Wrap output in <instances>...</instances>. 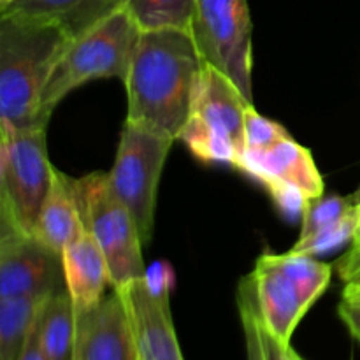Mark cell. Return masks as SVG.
<instances>
[{
  "label": "cell",
  "mask_w": 360,
  "mask_h": 360,
  "mask_svg": "<svg viewBox=\"0 0 360 360\" xmlns=\"http://www.w3.org/2000/svg\"><path fill=\"white\" fill-rule=\"evenodd\" d=\"M204 63L190 30L141 32L123 79L127 122L141 123L179 141Z\"/></svg>",
  "instance_id": "6da1fadb"
},
{
  "label": "cell",
  "mask_w": 360,
  "mask_h": 360,
  "mask_svg": "<svg viewBox=\"0 0 360 360\" xmlns=\"http://www.w3.org/2000/svg\"><path fill=\"white\" fill-rule=\"evenodd\" d=\"M359 200L355 195L341 197V195H322L319 199L311 200L302 211V225H301V238L315 234L329 225L336 224L341 218L350 214L352 211L357 210Z\"/></svg>",
  "instance_id": "44dd1931"
},
{
  "label": "cell",
  "mask_w": 360,
  "mask_h": 360,
  "mask_svg": "<svg viewBox=\"0 0 360 360\" xmlns=\"http://www.w3.org/2000/svg\"><path fill=\"white\" fill-rule=\"evenodd\" d=\"M48 297L0 299V360H18Z\"/></svg>",
  "instance_id": "ac0fdd59"
},
{
  "label": "cell",
  "mask_w": 360,
  "mask_h": 360,
  "mask_svg": "<svg viewBox=\"0 0 360 360\" xmlns=\"http://www.w3.org/2000/svg\"><path fill=\"white\" fill-rule=\"evenodd\" d=\"M76 190L84 227L108 260L112 290H122L146 274L136 220L112 192L108 172H90L76 179Z\"/></svg>",
  "instance_id": "8992f818"
},
{
  "label": "cell",
  "mask_w": 360,
  "mask_h": 360,
  "mask_svg": "<svg viewBox=\"0 0 360 360\" xmlns=\"http://www.w3.org/2000/svg\"><path fill=\"white\" fill-rule=\"evenodd\" d=\"M125 2L127 0H13L0 9V14L48 21L56 25L72 41L125 9Z\"/></svg>",
  "instance_id": "9a60e30c"
},
{
  "label": "cell",
  "mask_w": 360,
  "mask_h": 360,
  "mask_svg": "<svg viewBox=\"0 0 360 360\" xmlns=\"http://www.w3.org/2000/svg\"><path fill=\"white\" fill-rule=\"evenodd\" d=\"M255 319H257V327H259V336H260V345H262L264 359L266 360H302L294 350H292L290 345L283 343V341H281L278 336H274L273 330L267 327V323L264 322L262 315H260L259 301L255 302Z\"/></svg>",
  "instance_id": "d4e9b609"
},
{
  "label": "cell",
  "mask_w": 360,
  "mask_h": 360,
  "mask_svg": "<svg viewBox=\"0 0 360 360\" xmlns=\"http://www.w3.org/2000/svg\"><path fill=\"white\" fill-rule=\"evenodd\" d=\"M338 315L343 320V323L350 330L352 336L360 343V306L352 304V302L341 299L340 306H338Z\"/></svg>",
  "instance_id": "4316f807"
},
{
  "label": "cell",
  "mask_w": 360,
  "mask_h": 360,
  "mask_svg": "<svg viewBox=\"0 0 360 360\" xmlns=\"http://www.w3.org/2000/svg\"><path fill=\"white\" fill-rule=\"evenodd\" d=\"M18 360H48L44 354V348H42L41 345V336H39V315L37 319H35L34 327H32L30 334H28L27 343H25L23 350H21V355Z\"/></svg>",
  "instance_id": "83f0119b"
},
{
  "label": "cell",
  "mask_w": 360,
  "mask_h": 360,
  "mask_svg": "<svg viewBox=\"0 0 360 360\" xmlns=\"http://www.w3.org/2000/svg\"><path fill=\"white\" fill-rule=\"evenodd\" d=\"M62 262L65 288L77 313L97 306L112 288L108 260L88 231L63 248Z\"/></svg>",
  "instance_id": "5bb4252c"
},
{
  "label": "cell",
  "mask_w": 360,
  "mask_h": 360,
  "mask_svg": "<svg viewBox=\"0 0 360 360\" xmlns=\"http://www.w3.org/2000/svg\"><path fill=\"white\" fill-rule=\"evenodd\" d=\"M76 326L77 311L69 292L49 295L39 313V336L48 360H70Z\"/></svg>",
  "instance_id": "e0dca14e"
},
{
  "label": "cell",
  "mask_w": 360,
  "mask_h": 360,
  "mask_svg": "<svg viewBox=\"0 0 360 360\" xmlns=\"http://www.w3.org/2000/svg\"><path fill=\"white\" fill-rule=\"evenodd\" d=\"M360 204V202H359ZM360 264V220L357 232H355L354 239H352V248L338 260V273H340L341 280L345 281V278L352 273Z\"/></svg>",
  "instance_id": "484cf974"
},
{
  "label": "cell",
  "mask_w": 360,
  "mask_h": 360,
  "mask_svg": "<svg viewBox=\"0 0 360 360\" xmlns=\"http://www.w3.org/2000/svg\"><path fill=\"white\" fill-rule=\"evenodd\" d=\"M360 220V204L357 210L352 211L345 218H341L336 224L329 225V227L322 229V231L315 232V234L308 236V238H301L288 252L299 253V255H319V253L330 252L334 248H340L345 243L352 241L357 232Z\"/></svg>",
  "instance_id": "7402d4cb"
},
{
  "label": "cell",
  "mask_w": 360,
  "mask_h": 360,
  "mask_svg": "<svg viewBox=\"0 0 360 360\" xmlns=\"http://www.w3.org/2000/svg\"><path fill=\"white\" fill-rule=\"evenodd\" d=\"M287 137H290V134L285 127L260 115L255 105H248L245 116V153L267 150Z\"/></svg>",
  "instance_id": "603a6c76"
},
{
  "label": "cell",
  "mask_w": 360,
  "mask_h": 360,
  "mask_svg": "<svg viewBox=\"0 0 360 360\" xmlns=\"http://www.w3.org/2000/svg\"><path fill=\"white\" fill-rule=\"evenodd\" d=\"M13 2V0H0V9H2V7H6L7 4H11Z\"/></svg>",
  "instance_id": "4dcf8cb0"
},
{
  "label": "cell",
  "mask_w": 360,
  "mask_h": 360,
  "mask_svg": "<svg viewBox=\"0 0 360 360\" xmlns=\"http://www.w3.org/2000/svg\"><path fill=\"white\" fill-rule=\"evenodd\" d=\"M255 302H257L255 281H253L252 274H248V276H245L241 280V283H239V290H238L239 315H241V323H243V330H245V341H246V360H266L264 359L262 345H260L259 327H257Z\"/></svg>",
  "instance_id": "cb8c5ba5"
},
{
  "label": "cell",
  "mask_w": 360,
  "mask_h": 360,
  "mask_svg": "<svg viewBox=\"0 0 360 360\" xmlns=\"http://www.w3.org/2000/svg\"><path fill=\"white\" fill-rule=\"evenodd\" d=\"M238 171L259 181L288 218L302 214L304 207L326 190L311 151L295 143L292 136L267 150L245 153Z\"/></svg>",
  "instance_id": "9c48e42d"
},
{
  "label": "cell",
  "mask_w": 360,
  "mask_h": 360,
  "mask_svg": "<svg viewBox=\"0 0 360 360\" xmlns=\"http://www.w3.org/2000/svg\"><path fill=\"white\" fill-rule=\"evenodd\" d=\"M172 271L157 262L143 278L116 290L125 302L141 360H185L171 316Z\"/></svg>",
  "instance_id": "30bf717a"
},
{
  "label": "cell",
  "mask_w": 360,
  "mask_h": 360,
  "mask_svg": "<svg viewBox=\"0 0 360 360\" xmlns=\"http://www.w3.org/2000/svg\"><path fill=\"white\" fill-rule=\"evenodd\" d=\"M84 231L86 227L76 190V178H69L55 169L51 188L35 224L34 238L62 255L63 248Z\"/></svg>",
  "instance_id": "2e32d148"
},
{
  "label": "cell",
  "mask_w": 360,
  "mask_h": 360,
  "mask_svg": "<svg viewBox=\"0 0 360 360\" xmlns=\"http://www.w3.org/2000/svg\"><path fill=\"white\" fill-rule=\"evenodd\" d=\"M343 301L360 306V283L359 281L347 283V287H345V290H343Z\"/></svg>",
  "instance_id": "f1b7e54d"
},
{
  "label": "cell",
  "mask_w": 360,
  "mask_h": 360,
  "mask_svg": "<svg viewBox=\"0 0 360 360\" xmlns=\"http://www.w3.org/2000/svg\"><path fill=\"white\" fill-rule=\"evenodd\" d=\"M172 143V137L158 130L125 120L115 164L108 172L112 192L136 220L143 245L153 236L158 183Z\"/></svg>",
  "instance_id": "52a82bcc"
},
{
  "label": "cell",
  "mask_w": 360,
  "mask_h": 360,
  "mask_svg": "<svg viewBox=\"0 0 360 360\" xmlns=\"http://www.w3.org/2000/svg\"><path fill=\"white\" fill-rule=\"evenodd\" d=\"M252 34L248 0H195L192 35L204 62L231 77L253 104Z\"/></svg>",
  "instance_id": "ba28073f"
},
{
  "label": "cell",
  "mask_w": 360,
  "mask_h": 360,
  "mask_svg": "<svg viewBox=\"0 0 360 360\" xmlns=\"http://www.w3.org/2000/svg\"><path fill=\"white\" fill-rule=\"evenodd\" d=\"M260 315L274 336L290 345L292 334L309 311L295 285L262 255L252 271Z\"/></svg>",
  "instance_id": "4fadbf2b"
},
{
  "label": "cell",
  "mask_w": 360,
  "mask_h": 360,
  "mask_svg": "<svg viewBox=\"0 0 360 360\" xmlns=\"http://www.w3.org/2000/svg\"><path fill=\"white\" fill-rule=\"evenodd\" d=\"M69 42L48 21L0 14V134L48 127L42 94Z\"/></svg>",
  "instance_id": "7a4b0ae2"
},
{
  "label": "cell",
  "mask_w": 360,
  "mask_h": 360,
  "mask_svg": "<svg viewBox=\"0 0 360 360\" xmlns=\"http://www.w3.org/2000/svg\"><path fill=\"white\" fill-rule=\"evenodd\" d=\"M65 288L62 255L0 221V299L49 297Z\"/></svg>",
  "instance_id": "8fae6325"
},
{
  "label": "cell",
  "mask_w": 360,
  "mask_h": 360,
  "mask_svg": "<svg viewBox=\"0 0 360 360\" xmlns=\"http://www.w3.org/2000/svg\"><path fill=\"white\" fill-rule=\"evenodd\" d=\"M354 281H359L360 283V264L354 271H352L350 274H348L347 278H345V283H354Z\"/></svg>",
  "instance_id": "f546056e"
},
{
  "label": "cell",
  "mask_w": 360,
  "mask_h": 360,
  "mask_svg": "<svg viewBox=\"0 0 360 360\" xmlns=\"http://www.w3.org/2000/svg\"><path fill=\"white\" fill-rule=\"evenodd\" d=\"M125 9L141 30L181 28L192 32L195 0H127Z\"/></svg>",
  "instance_id": "ffe728a7"
},
{
  "label": "cell",
  "mask_w": 360,
  "mask_h": 360,
  "mask_svg": "<svg viewBox=\"0 0 360 360\" xmlns=\"http://www.w3.org/2000/svg\"><path fill=\"white\" fill-rule=\"evenodd\" d=\"M53 176L46 129L0 134V221L34 236Z\"/></svg>",
  "instance_id": "5b68a950"
},
{
  "label": "cell",
  "mask_w": 360,
  "mask_h": 360,
  "mask_svg": "<svg viewBox=\"0 0 360 360\" xmlns=\"http://www.w3.org/2000/svg\"><path fill=\"white\" fill-rule=\"evenodd\" d=\"M248 105L234 81L204 63L188 122L179 141L204 164L238 169L245 153V116Z\"/></svg>",
  "instance_id": "277c9868"
},
{
  "label": "cell",
  "mask_w": 360,
  "mask_h": 360,
  "mask_svg": "<svg viewBox=\"0 0 360 360\" xmlns=\"http://www.w3.org/2000/svg\"><path fill=\"white\" fill-rule=\"evenodd\" d=\"M267 260L285 274L301 294L306 308H311L316 299L327 290L333 278V267L323 264L311 255H299V253H264Z\"/></svg>",
  "instance_id": "d6986e66"
},
{
  "label": "cell",
  "mask_w": 360,
  "mask_h": 360,
  "mask_svg": "<svg viewBox=\"0 0 360 360\" xmlns=\"http://www.w3.org/2000/svg\"><path fill=\"white\" fill-rule=\"evenodd\" d=\"M70 360H141L125 302L116 290L77 313Z\"/></svg>",
  "instance_id": "7c38bea8"
},
{
  "label": "cell",
  "mask_w": 360,
  "mask_h": 360,
  "mask_svg": "<svg viewBox=\"0 0 360 360\" xmlns=\"http://www.w3.org/2000/svg\"><path fill=\"white\" fill-rule=\"evenodd\" d=\"M355 197H357V200H359V202H360V190H359L357 193H355Z\"/></svg>",
  "instance_id": "1f68e13d"
},
{
  "label": "cell",
  "mask_w": 360,
  "mask_h": 360,
  "mask_svg": "<svg viewBox=\"0 0 360 360\" xmlns=\"http://www.w3.org/2000/svg\"><path fill=\"white\" fill-rule=\"evenodd\" d=\"M141 32L129 11L122 9L81 37L72 39L42 94L46 122H49L56 105L81 84L108 77L125 79Z\"/></svg>",
  "instance_id": "3957f363"
}]
</instances>
